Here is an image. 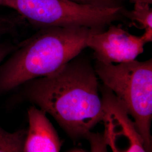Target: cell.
I'll list each match as a JSON object with an SVG mask.
<instances>
[{
  "instance_id": "6da1fadb",
  "label": "cell",
  "mask_w": 152,
  "mask_h": 152,
  "mask_svg": "<svg viewBox=\"0 0 152 152\" xmlns=\"http://www.w3.org/2000/svg\"><path fill=\"white\" fill-rule=\"evenodd\" d=\"M95 69L83 61H69L54 73L28 82L24 95L50 114L73 139L87 137L103 121L102 98Z\"/></svg>"
},
{
  "instance_id": "7a4b0ae2",
  "label": "cell",
  "mask_w": 152,
  "mask_h": 152,
  "mask_svg": "<svg viewBox=\"0 0 152 152\" xmlns=\"http://www.w3.org/2000/svg\"><path fill=\"white\" fill-rule=\"evenodd\" d=\"M98 29L41 28L18 44L9 58L0 65V94L59 70L87 47L89 35Z\"/></svg>"
},
{
  "instance_id": "3957f363",
  "label": "cell",
  "mask_w": 152,
  "mask_h": 152,
  "mask_svg": "<svg viewBox=\"0 0 152 152\" xmlns=\"http://www.w3.org/2000/svg\"><path fill=\"white\" fill-rule=\"evenodd\" d=\"M96 75L134 120L145 152L152 149V60L114 65L96 61Z\"/></svg>"
},
{
  "instance_id": "277c9868",
  "label": "cell",
  "mask_w": 152,
  "mask_h": 152,
  "mask_svg": "<svg viewBox=\"0 0 152 152\" xmlns=\"http://www.w3.org/2000/svg\"><path fill=\"white\" fill-rule=\"evenodd\" d=\"M0 6L13 9L39 27H87L102 29L124 14L122 6L108 7L72 0H0Z\"/></svg>"
},
{
  "instance_id": "5b68a950",
  "label": "cell",
  "mask_w": 152,
  "mask_h": 152,
  "mask_svg": "<svg viewBox=\"0 0 152 152\" xmlns=\"http://www.w3.org/2000/svg\"><path fill=\"white\" fill-rule=\"evenodd\" d=\"M146 44L142 36L131 34L120 26H111L103 32H92L87 38V47L94 51L98 61L110 64L124 63L136 60L144 51Z\"/></svg>"
},
{
  "instance_id": "8992f818",
  "label": "cell",
  "mask_w": 152,
  "mask_h": 152,
  "mask_svg": "<svg viewBox=\"0 0 152 152\" xmlns=\"http://www.w3.org/2000/svg\"><path fill=\"white\" fill-rule=\"evenodd\" d=\"M104 117L103 122L107 128V136L113 145L117 136L127 139L126 152H145L143 140L136 130L134 123L114 94L107 88L102 97Z\"/></svg>"
},
{
  "instance_id": "52a82bcc",
  "label": "cell",
  "mask_w": 152,
  "mask_h": 152,
  "mask_svg": "<svg viewBox=\"0 0 152 152\" xmlns=\"http://www.w3.org/2000/svg\"><path fill=\"white\" fill-rule=\"evenodd\" d=\"M46 114L43 110L34 106L28 109L29 127L26 132L23 152L60 151L61 141Z\"/></svg>"
},
{
  "instance_id": "ba28073f",
  "label": "cell",
  "mask_w": 152,
  "mask_h": 152,
  "mask_svg": "<svg viewBox=\"0 0 152 152\" xmlns=\"http://www.w3.org/2000/svg\"><path fill=\"white\" fill-rule=\"evenodd\" d=\"M151 5L145 2H136L132 11L124 12V15L130 19L134 26L145 29V33L142 36L146 43L152 40V10Z\"/></svg>"
},
{
  "instance_id": "9c48e42d",
  "label": "cell",
  "mask_w": 152,
  "mask_h": 152,
  "mask_svg": "<svg viewBox=\"0 0 152 152\" xmlns=\"http://www.w3.org/2000/svg\"><path fill=\"white\" fill-rule=\"evenodd\" d=\"M27 131L9 132L0 127V152H23Z\"/></svg>"
},
{
  "instance_id": "30bf717a",
  "label": "cell",
  "mask_w": 152,
  "mask_h": 152,
  "mask_svg": "<svg viewBox=\"0 0 152 152\" xmlns=\"http://www.w3.org/2000/svg\"><path fill=\"white\" fill-rule=\"evenodd\" d=\"M16 46L17 45L8 42L0 43V65L6 58L14 51Z\"/></svg>"
},
{
  "instance_id": "8fae6325",
  "label": "cell",
  "mask_w": 152,
  "mask_h": 152,
  "mask_svg": "<svg viewBox=\"0 0 152 152\" xmlns=\"http://www.w3.org/2000/svg\"><path fill=\"white\" fill-rule=\"evenodd\" d=\"M78 3L84 4H90L93 5H100L103 2L104 0H72Z\"/></svg>"
},
{
  "instance_id": "7c38bea8",
  "label": "cell",
  "mask_w": 152,
  "mask_h": 152,
  "mask_svg": "<svg viewBox=\"0 0 152 152\" xmlns=\"http://www.w3.org/2000/svg\"><path fill=\"white\" fill-rule=\"evenodd\" d=\"M132 3H136V2H145L148 3L150 4H152V0H129Z\"/></svg>"
},
{
  "instance_id": "4fadbf2b",
  "label": "cell",
  "mask_w": 152,
  "mask_h": 152,
  "mask_svg": "<svg viewBox=\"0 0 152 152\" xmlns=\"http://www.w3.org/2000/svg\"><path fill=\"white\" fill-rule=\"evenodd\" d=\"M1 30H2V22L0 19V33L1 32Z\"/></svg>"
}]
</instances>
